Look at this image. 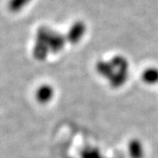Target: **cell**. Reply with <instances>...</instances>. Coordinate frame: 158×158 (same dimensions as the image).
<instances>
[{
	"mask_svg": "<svg viewBox=\"0 0 158 158\" xmlns=\"http://www.w3.org/2000/svg\"><path fill=\"white\" fill-rule=\"evenodd\" d=\"M86 32V25L82 21H77L73 24L67 33L66 39L71 44H77Z\"/></svg>",
	"mask_w": 158,
	"mask_h": 158,
	"instance_id": "6da1fadb",
	"label": "cell"
},
{
	"mask_svg": "<svg viewBox=\"0 0 158 158\" xmlns=\"http://www.w3.org/2000/svg\"><path fill=\"white\" fill-rule=\"evenodd\" d=\"M66 40L67 39L62 35H60V33L52 31L51 35L49 37V40H48V43H47L48 47L50 49V52H60L65 46Z\"/></svg>",
	"mask_w": 158,
	"mask_h": 158,
	"instance_id": "7a4b0ae2",
	"label": "cell"
},
{
	"mask_svg": "<svg viewBox=\"0 0 158 158\" xmlns=\"http://www.w3.org/2000/svg\"><path fill=\"white\" fill-rule=\"evenodd\" d=\"M53 96V89L47 84L41 85L35 92V97L40 103H46Z\"/></svg>",
	"mask_w": 158,
	"mask_h": 158,
	"instance_id": "3957f363",
	"label": "cell"
},
{
	"mask_svg": "<svg viewBox=\"0 0 158 158\" xmlns=\"http://www.w3.org/2000/svg\"><path fill=\"white\" fill-rule=\"evenodd\" d=\"M142 81L148 85H155L158 83V69L153 67L146 69L141 75Z\"/></svg>",
	"mask_w": 158,
	"mask_h": 158,
	"instance_id": "277c9868",
	"label": "cell"
},
{
	"mask_svg": "<svg viewBox=\"0 0 158 158\" xmlns=\"http://www.w3.org/2000/svg\"><path fill=\"white\" fill-rule=\"evenodd\" d=\"M96 71L97 73L102 75L104 77H107L109 79H110V77L114 75V68L112 67V65L110 64V62H106V61H98L96 63Z\"/></svg>",
	"mask_w": 158,
	"mask_h": 158,
	"instance_id": "5b68a950",
	"label": "cell"
},
{
	"mask_svg": "<svg viewBox=\"0 0 158 158\" xmlns=\"http://www.w3.org/2000/svg\"><path fill=\"white\" fill-rule=\"evenodd\" d=\"M129 153L131 158H143V147L138 139H132L129 143Z\"/></svg>",
	"mask_w": 158,
	"mask_h": 158,
	"instance_id": "8992f818",
	"label": "cell"
},
{
	"mask_svg": "<svg viewBox=\"0 0 158 158\" xmlns=\"http://www.w3.org/2000/svg\"><path fill=\"white\" fill-rule=\"evenodd\" d=\"M50 52V49L47 44L40 41H36L35 47H33V55L37 60L46 59L47 55Z\"/></svg>",
	"mask_w": 158,
	"mask_h": 158,
	"instance_id": "52a82bcc",
	"label": "cell"
},
{
	"mask_svg": "<svg viewBox=\"0 0 158 158\" xmlns=\"http://www.w3.org/2000/svg\"><path fill=\"white\" fill-rule=\"evenodd\" d=\"M127 78H128V72L117 71L110 77V83L111 87L118 88L127 81Z\"/></svg>",
	"mask_w": 158,
	"mask_h": 158,
	"instance_id": "ba28073f",
	"label": "cell"
},
{
	"mask_svg": "<svg viewBox=\"0 0 158 158\" xmlns=\"http://www.w3.org/2000/svg\"><path fill=\"white\" fill-rule=\"evenodd\" d=\"M110 62L112 65V67L114 68V70L122 72H128L129 70V64L127 59L121 55H116L114 57H112Z\"/></svg>",
	"mask_w": 158,
	"mask_h": 158,
	"instance_id": "9c48e42d",
	"label": "cell"
},
{
	"mask_svg": "<svg viewBox=\"0 0 158 158\" xmlns=\"http://www.w3.org/2000/svg\"><path fill=\"white\" fill-rule=\"evenodd\" d=\"M31 0H10L9 9L13 13H18L19 10L24 9Z\"/></svg>",
	"mask_w": 158,
	"mask_h": 158,
	"instance_id": "30bf717a",
	"label": "cell"
}]
</instances>
